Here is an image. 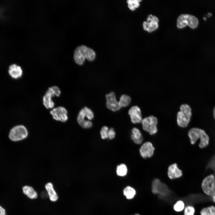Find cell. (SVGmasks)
<instances>
[{
    "label": "cell",
    "mask_w": 215,
    "mask_h": 215,
    "mask_svg": "<svg viewBox=\"0 0 215 215\" xmlns=\"http://www.w3.org/2000/svg\"><path fill=\"white\" fill-rule=\"evenodd\" d=\"M96 53L92 49L84 45L78 46L75 49L74 53V60L77 64L82 65L85 59L90 61L95 59Z\"/></svg>",
    "instance_id": "6da1fadb"
},
{
    "label": "cell",
    "mask_w": 215,
    "mask_h": 215,
    "mask_svg": "<svg viewBox=\"0 0 215 215\" xmlns=\"http://www.w3.org/2000/svg\"><path fill=\"white\" fill-rule=\"evenodd\" d=\"M188 135L192 145L195 144L198 139L200 140L199 146L200 148H205L209 144V137L203 130L198 128H193L189 130Z\"/></svg>",
    "instance_id": "7a4b0ae2"
},
{
    "label": "cell",
    "mask_w": 215,
    "mask_h": 215,
    "mask_svg": "<svg viewBox=\"0 0 215 215\" xmlns=\"http://www.w3.org/2000/svg\"><path fill=\"white\" fill-rule=\"evenodd\" d=\"M191 109L187 104L182 105L180 111L177 114V123L178 126L182 128L186 127L188 125L191 117Z\"/></svg>",
    "instance_id": "3957f363"
},
{
    "label": "cell",
    "mask_w": 215,
    "mask_h": 215,
    "mask_svg": "<svg viewBox=\"0 0 215 215\" xmlns=\"http://www.w3.org/2000/svg\"><path fill=\"white\" fill-rule=\"evenodd\" d=\"M93 117V113L91 110L85 107L79 112L77 121L79 125L83 128H90L92 126V123L90 120H91Z\"/></svg>",
    "instance_id": "277c9868"
},
{
    "label": "cell",
    "mask_w": 215,
    "mask_h": 215,
    "mask_svg": "<svg viewBox=\"0 0 215 215\" xmlns=\"http://www.w3.org/2000/svg\"><path fill=\"white\" fill-rule=\"evenodd\" d=\"M199 22L195 16L190 14H183L180 15L177 20V26L179 28H182L187 25L195 29L198 26Z\"/></svg>",
    "instance_id": "5b68a950"
},
{
    "label": "cell",
    "mask_w": 215,
    "mask_h": 215,
    "mask_svg": "<svg viewBox=\"0 0 215 215\" xmlns=\"http://www.w3.org/2000/svg\"><path fill=\"white\" fill-rule=\"evenodd\" d=\"M61 93L60 89L57 86L49 88L43 98V105L46 108L49 109L54 107V103L52 99V97L55 96L58 97Z\"/></svg>",
    "instance_id": "8992f818"
},
{
    "label": "cell",
    "mask_w": 215,
    "mask_h": 215,
    "mask_svg": "<svg viewBox=\"0 0 215 215\" xmlns=\"http://www.w3.org/2000/svg\"><path fill=\"white\" fill-rule=\"evenodd\" d=\"M28 135V131L23 125H16L10 130L9 137L12 141H18L26 138Z\"/></svg>",
    "instance_id": "52a82bcc"
},
{
    "label": "cell",
    "mask_w": 215,
    "mask_h": 215,
    "mask_svg": "<svg viewBox=\"0 0 215 215\" xmlns=\"http://www.w3.org/2000/svg\"><path fill=\"white\" fill-rule=\"evenodd\" d=\"M143 129L151 135L156 134L157 131L158 119L156 117L151 115L146 117L141 122Z\"/></svg>",
    "instance_id": "ba28073f"
},
{
    "label": "cell",
    "mask_w": 215,
    "mask_h": 215,
    "mask_svg": "<svg viewBox=\"0 0 215 215\" xmlns=\"http://www.w3.org/2000/svg\"><path fill=\"white\" fill-rule=\"evenodd\" d=\"M152 191L155 194H159L161 197H166L170 192L167 186L158 179H154L152 183Z\"/></svg>",
    "instance_id": "9c48e42d"
},
{
    "label": "cell",
    "mask_w": 215,
    "mask_h": 215,
    "mask_svg": "<svg viewBox=\"0 0 215 215\" xmlns=\"http://www.w3.org/2000/svg\"><path fill=\"white\" fill-rule=\"evenodd\" d=\"M202 188L205 193L209 196L215 194V177L210 175L205 177L202 183Z\"/></svg>",
    "instance_id": "30bf717a"
},
{
    "label": "cell",
    "mask_w": 215,
    "mask_h": 215,
    "mask_svg": "<svg viewBox=\"0 0 215 215\" xmlns=\"http://www.w3.org/2000/svg\"><path fill=\"white\" fill-rule=\"evenodd\" d=\"M54 119L61 122H66L68 119L67 111L64 107L59 106L53 108L50 111Z\"/></svg>",
    "instance_id": "8fae6325"
},
{
    "label": "cell",
    "mask_w": 215,
    "mask_h": 215,
    "mask_svg": "<svg viewBox=\"0 0 215 215\" xmlns=\"http://www.w3.org/2000/svg\"><path fill=\"white\" fill-rule=\"evenodd\" d=\"M147 21H144L143 24L144 30L149 33L155 30L158 27L159 20L158 18L151 14L148 15Z\"/></svg>",
    "instance_id": "7c38bea8"
},
{
    "label": "cell",
    "mask_w": 215,
    "mask_h": 215,
    "mask_svg": "<svg viewBox=\"0 0 215 215\" xmlns=\"http://www.w3.org/2000/svg\"><path fill=\"white\" fill-rule=\"evenodd\" d=\"M106 98L107 100L106 105L108 109L113 111H116L121 108L119 102L116 99L114 92H112L107 94L106 95Z\"/></svg>",
    "instance_id": "4fadbf2b"
},
{
    "label": "cell",
    "mask_w": 215,
    "mask_h": 215,
    "mask_svg": "<svg viewBox=\"0 0 215 215\" xmlns=\"http://www.w3.org/2000/svg\"><path fill=\"white\" fill-rule=\"evenodd\" d=\"M155 148L151 142H147L144 143L139 149L141 156L144 159L151 157L154 153Z\"/></svg>",
    "instance_id": "5bb4252c"
},
{
    "label": "cell",
    "mask_w": 215,
    "mask_h": 215,
    "mask_svg": "<svg viewBox=\"0 0 215 215\" xmlns=\"http://www.w3.org/2000/svg\"><path fill=\"white\" fill-rule=\"evenodd\" d=\"M131 122L134 124L141 122L142 118L140 108L137 106L132 107L128 112Z\"/></svg>",
    "instance_id": "9a60e30c"
},
{
    "label": "cell",
    "mask_w": 215,
    "mask_h": 215,
    "mask_svg": "<svg viewBox=\"0 0 215 215\" xmlns=\"http://www.w3.org/2000/svg\"><path fill=\"white\" fill-rule=\"evenodd\" d=\"M8 72L9 76L14 79L21 77L23 73L21 67L15 64H11L9 66Z\"/></svg>",
    "instance_id": "2e32d148"
},
{
    "label": "cell",
    "mask_w": 215,
    "mask_h": 215,
    "mask_svg": "<svg viewBox=\"0 0 215 215\" xmlns=\"http://www.w3.org/2000/svg\"><path fill=\"white\" fill-rule=\"evenodd\" d=\"M168 175L169 178L173 179L181 177L182 175V171L178 167L176 163L170 165L168 168Z\"/></svg>",
    "instance_id": "e0dca14e"
},
{
    "label": "cell",
    "mask_w": 215,
    "mask_h": 215,
    "mask_svg": "<svg viewBox=\"0 0 215 215\" xmlns=\"http://www.w3.org/2000/svg\"><path fill=\"white\" fill-rule=\"evenodd\" d=\"M45 188L50 200L55 202L58 199V196L55 191L53 184L49 182L47 183L45 186Z\"/></svg>",
    "instance_id": "ac0fdd59"
},
{
    "label": "cell",
    "mask_w": 215,
    "mask_h": 215,
    "mask_svg": "<svg viewBox=\"0 0 215 215\" xmlns=\"http://www.w3.org/2000/svg\"><path fill=\"white\" fill-rule=\"evenodd\" d=\"M131 132V138L133 141L137 144L142 143L143 138L140 130L136 128H134L132 129Z\"/></svg>",
    "instance_id": "d6986e66"
},
{
    "label": "cell",
    "mask_w": 215,
    "mask_h": 215,
    "mask_svg": "<svg viewBox=\"0 0 215 215\" xmlns=\"http://www.w3.org/2000/svg\"><path fill=\"white\" fill-rule=\"evenodd\" d=\"M22 189L23 193L29 198L34 199L37 198V193L32 187L25 185L23 187Z\"/></svg>",
    "instance_id": "ffe728a7"
},
{
    "label": "cell",
    "mask_w": 215,
    "mask_h": 215,
    "mask_svg": "<svg viewBox=\"0 0 215 215\" xmlns=\"http://www.w3.org/2000/svg\"><path fill=\"white\" fill-rule=\"evenodd\" d=\"M124 195L128 199H131L134 197L136 194L135 190L132 187L127 186L123 191Z\"/></svg>",
    "instance_id": "44dd1931"
},
{
    "label": "cell",
    "mask_w": 215,
    "mask_h": 215,
    "mask_svg": "<svg viewBox=\"0 0 215 215\" xmlns=\"http://www.w3.org/2000/svg\"><path fill=\"white\" fill-rule=\"evenodd\" d=\"M131 101V98L128 95H122L120 98L119 102V105L121 108L126 107L128 106Z\"/></svg>",
    "instance_id": "7402d4cb"
},
{
    "label": "cell",
    "mask_w": 215,
    "mask_h": 215,
    "mask_svg": "<svg viewBox=\"0 0 215 215\" xmlns=\"http://www.w3.org/2000/svg\"><path fill=\"white\" fill-rule=\"evenodd\" d=\"M128 171L126 166L124 164H121L117 166L116 169L117 174L119 176H124L127 174Z\"/></svg>",
    "instance_id": "603a6c76"
},
{
    "label": "cell",
    "mask_w": 215,
    "mask_h": 215,
    "mask_svg": "<svg viewBox=\"0 0 215 215\" xmlns=\"http://www.w3.org/2000/svg\"><path fill=\"white\" fill-rule=\"evenodd\" d=\"M201 215H215V207L211 206L202 209L200 211Z\"/></svg>",
    "instance_id": "cb8c5ba5"
},
{
    "label": "cell",
    "mask_w": 215,
    "mask_h": 215,
    "mask_svg": "<svg viewBox=\"0 0 215 215\" xmlns=\"http://www.w3.org/2000/svg\"><path fill=\"white\" fill-rule=\"evenodd\" d=\"M140 0H128L127 2L128 4V7L132 10H134L136 8L139 6V2L141 1Z\"/></svg>",
    "instance_id": "d4e9b609"
},
{
    "label": "cell",
    "mask_w": 215,
    "mask_h": 215,
    "mask_svg": "<svg viewBox=\"0 0 215 215\" xmlns=\"http://www.w3.org/2000/svg\"><path fill=\"white\" fill-rule=\"evenodd\" d=\"M184 203L181 200L177 201L173 206L174 210L177 212H180L182 211L184 208Z\"/></svg>",
    "instance_id": "484cf974"
},
{
    "label": "cell",
    "mask_w": 215,
    "mask_h": 215,
    "mask_svg": "<svg viewBox=\"0 0 215 215\" xmlns=\"http://www.w3.org/2000/svg\"><path fill=\"white\" fill-rule=\"evenodd\" d=\"M109 130L108 128L106 126H103L101 128L100 133L102 138L105 139L108 138V132Z\"/></svg>",
    "instance_id": "4316f807"
},
{
    "label": "cell",
    "mask_w": 215,
    "mask_h": 215,
    "mask_svg": "<svg viewBox=\"0 0 215 215\" xmlns=\"http://www.w3.org/2000/svg\"><path fill=\"white\" fill-rule=\"evenodd\" d=\"M194 208L192 206H188L185 208L184 215H194Z\"/></svg>",
    "instance_id": "83f0119b"
},
{
    "label": "cell",
    "mask_w": 215,
    "mask_h": 215,
    "mask_svg": "<svg viewBox=\"0 0 215 215\" xmlns=\"http://www.w3.org/2000/svg\"><path fill=\"white\" fill-rule=\"evenodd\" d=\"M115 136V133L113 128H111L109 129L108 132V137L110 139H114Z\"/></svg>",
    "instance_id": "f1b7e54d"
},
{
    "label": "cell",
    "mask_w": 215,
    "mask_h": 215,
    "mask_svg": "<svg viewBox=\"0 0 215 215\" xmlns=\"http://www.w3.org/2000/svg\"><path fill=\"white\" fill-rule=\"evenodd\" d=\"M0 215H6V210L0 205Z\"/></svg>",
    "instance_id": "f546056e"
},
{
    "label": "cell",
    "mask_w": 215,
    "mask_h": 215,
    "mask_svg": "<svg viewBox=\"0 0 215 215\" xmlns=\"http://www.w3.org/2000/svg\"><path fill=\"white\" fill-rule=\"evenodd\" d=\"M4 9L0 7V19L2 18L3 17V13L4 11Z\"/></svg>",
    "instance_id": "4dcf8cb0"
},
{
    "label": "cell",
    "mask_w": 215,
    "mask_h": 215,
    "mask_svg": "<svg viewBox=\"0 0 215 215\" xmlns=\"http://www.w3.org/2000/svg\"><path fill=\"white\" fill-rule=\"evenodd\" d=\"M41 196L43 198L46 197L47 196H48L47 192H43L42 193Z\"/></svg>",
    "instance_id": "1f68e13d"
},
{
    "label": "cell",
    "mask_w": 215,
    "mask_h": 215,
    "mask_svg": "<svg viewBox=\"0 0 215 215\" xmlns=\"http://www.w3.org/2000/svg\"><path fill=\"white\" fill-rule=\"evenodd\" d=\"M213 116L214 117L215 119V107H214L213 111Z\"/></svg>",
    "instance_id": "d6a6232c"
},
{
    "label": "cell",
    "mask_w": 215,
    "mask_h": 215,
    "mask_svg": "<svg viewBox=\"0 0 215 215\" xmlns=\"http://www.w3.org/2000/svg\"><path fill=\"white\" fill-rule=\"evenodd\" d=\"M212 196L213 201L214 202H215V194Z\"/></svg>",
    "instance_id": "836d02e7"
},
{
    "label": "cell",
    "mask_w": 215,
    "mask_h": 215,
    "mask_svg": "<svg viewBox=\"0 0 215 215\" xmlns=\"http://www.w3.org/2000/svg\"><path fill=\"white\" fill-rule=\"evenodd\" d=\"M139 215V214H134V215Z\"/></svg>",
    "instance_id": "e575fe53"
}]
</instances>
